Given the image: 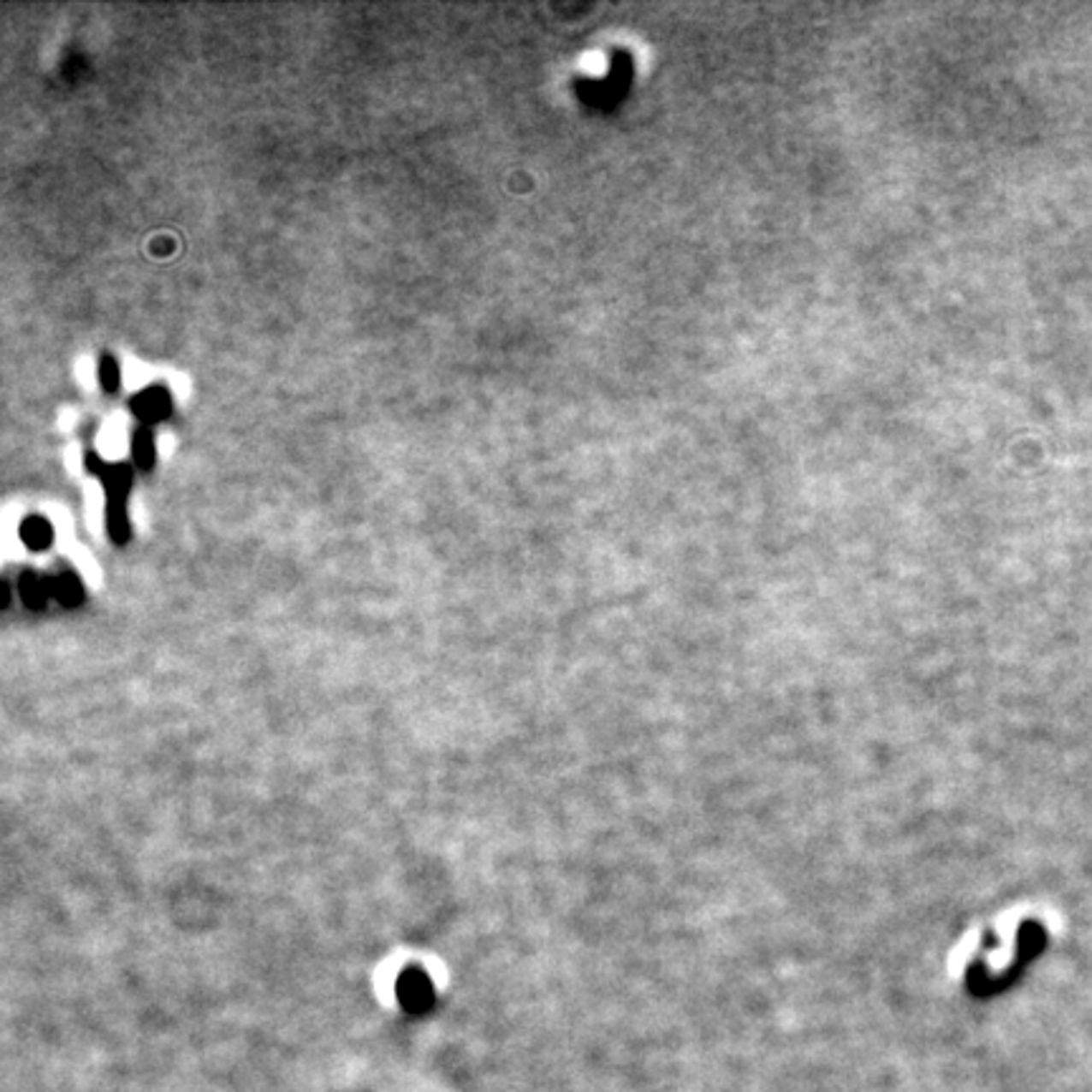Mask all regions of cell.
Instances as JSON below:
<instances>
[{"label": "cell", "instance_id": "4", "mask_svg": "<svg viewBox=\"0 0 1092 1092\" xmlns=\"http://www.w3.org/2000/svg\"><path fill=\"white\" fill-rule=\"evenodd\" d=\"M76 375H79V383L84 384V387H92V384L97 383V377H94V362H92L89 357L79 359V365H76Z\"/></svg>", "mask_w": 1092, "mask_h": 1092}, {"label": "cell", "instance_id": "1", "mask_svg": "<svg viewBox=\"0 0 1092 1092\" xmlns=\"http://www.w3.org/2000/svg\"><path fill=\"white\" fill-rule=\"evenodd\" d=\"M127 448H129V437H127L124 418H111L99 433V453L107 460H119L127 453Z\"/></svg>", "mask_w": 1092, "mask_h": 1092}, {"label": "cell", "instance_id": "7", "mask_svg": "<svg viewBox=\"0 0 1092 1092\" xmlns=\"http://www.w3.org/2000/svg\"><path fill=\"white\" fill-rule=\"evenodd\" d=\"M172 442H175V440H172L169 436H160V440H157V450H160V455H164V458L169 455V450H172Z\"/></svg>", "mask_w": 1092, "mask_h": 1092}, {"label": "cell", "instance_id": "8", "mask_svg": "<svg viewBox=\"0 0 1092 1092\" xmlns=\"http://www.w3.org/2000/svg\"><path fill=\"white\" fill-rule=\"evenodd\" d=\"M58 420L63 423V428H71V420H74V410H63Z\"/></svg>", "mask_w": 1092, "mask_h": 1092}, {"label": "cell", "instance_id": "3", "mask_svg": "<svg viewBox=\"0 0 1092 1092\" xmlns=\"http://www.w3.org/2000/svg\"><path fill=\"white\" fill-rule=\"evenodd\" d=\"M86 506H89V521H92V526L99 529L102 516H104V493H102V489L97 484H89L86 486Z\"/></svg>", "mask_w": 1092, "mask_h": 1092}, {"label": "cell", "instance_id": "6", "mask_svg": "<svg viewBox=\"0 0 1092 1092\" xmlns=\"http://www.w3.org/2000/svg\"><path fill=\"white\" fill-rule=\"evenodd\" d=\"M169 387H172V392L177 397H185L187 395V380L182 375H169Z\"/></svg>", "mask_w": 1092, "mask_h": 1092}, {"label": "cell", "instance_id": "2", "mask_svg": "<svg viewBox=\"0 0 1092 1092\" xmlns=\"http://www.w3.org/2000/svg\"><path fill=\"white\" fill-rule=\"evenodd\" d=\"M152 375H155V372H152L150 367H145V365H139V362H132V359L122 367V380H124V384H127L129 389H137V387L147 384Z\"/></svg>", "mask_w": 1092, "mask_h": 1092}, {"label": "cell", "instance_id": "5", "mask_svg": "<svg viewBox=\"0 0 1092 1092\" xmlns=\"http://www.w3.org/2000/svg\"><path fill=\"white\" fill-rule=\"evenodd\" d=\"M63 458H66V466H68V471H71V473H79V471H81V463H84V458H81V450H79L76 445L66 448Z\"/></svg>", "mask_w": 1092, "mask_h": 1092}]
</instances>
